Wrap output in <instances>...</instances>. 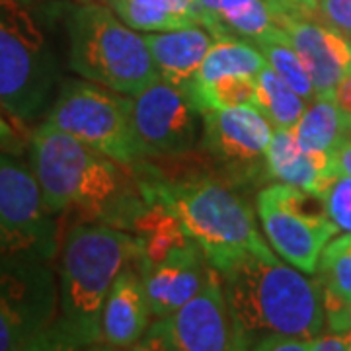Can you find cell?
<instances>
[{
  "instance_id": "1",
  "label": "cell",
  "mask_w": 351,
  "mask_h": 351,
  "mask_svg": "<svg viewBox=\"0 0 351 351\" xmlns=\"http://www.w3.org/2000/svg\"><path fill=\"white\" fill-rule=\"evenodd\" d=\"M29 168L47 209L69 226L104 223L131 230L147 203L133 166L113 160L47 121L29 138Z\"/></svg>"
},
{
  "instance_id": "2",
  "label": "cell",
  "mask_w": 351,
  "mask_h": 351,
  "mask_svg": "<svg viewBox=\"0 0 351 351\" xmlns=\"http://www.w3.org/2000/svg\"><path fill=\"white\" fill-rule=\"evenodd\" d=\"M138 258V239L104 223L66 228L59 269V314L45 350L101 348V311L117 274Z\"/></svg>"
},
{
  "instance_id": "3",
  "label": "cell",
  "mask_w": 351,
  "mask_h": 351,
  "mask_svg": "<svg viewBox=\"0 0 351 351\" xmlns=\"http://www.w3.org/2000/svg\"><path fill=\"white\" fill-rule=\"evenodd\" d=\"M225 297L242 350L267 334L316 338L326 311L316 279L276 258L244 254L221 269Z\"/></svg>"
},
{
  "instance_id": "4",
  "label": "cell",
  "mask_w": 351,
  "mask_h": 351,
  "mask_svg": "<svg viewBox=\"0 0 351 351\" xmlns=\"http://www.w3.org/2000/svg\"><path fill=\"white\" fill-rule=\"evenodd\" d=\"M135 174L145 199L160 203L174 213L184 230L197 242L207 262L219 271L244 254L277 256L262 239L250 203L213 170H195L172 178Z\"/></svg>"
},
{
  "instance_id": "5",
  "label": "cell",
  "mask_w": 351,
  "mask_h": 351,
  "mask_svg": "<svg viewBox=\"0 0 351 351\" xmlns=\"http://www.w3.org/2000/svg\"><path fill=\"white\" fill-rule=\"evenodd\" d=\"M69 66L76 75L135 98L158 73L145 38L101 2L66 14Z\"/></svg>"
},
{
  "instance_id": "6",
  "label": "cell",
  "mask_w": 351,
  "mask_h": 351,
  "mask_svg": "<svg viewBox=\"0 0 351 351\" xmlns=\"http://www.w3.org/2000/svg\"><path fill=\"white\" fill-rule=\"evenodd\" d=\"M59 66L47 38L22 0H0V110L34 123L57 96Z\"/></svg>"
},
{
  "instance_id": "7",
  "label": "cell",
  "mask_w": 351,
  "mask_h": 351,
  "mask_svg": "<svg viewBox=\"0 0 351 351\" xmlns=\"http://www.w3.org/2000/svg\"><path fill=\"white\" fill-rule=\"evenodd\" d=\"M133 98L90 80L71 78L59 86L47 123L80 138L125 166L145 160L135 127Z\"/></svg>"
},
{
  "instance_id": "8",
  "label": "cell",
  "mask_w": 351,
  "mask_h": 351,
  "mask_svg": "<svg viewBox=\"0 0 351 351\" xmlns=\"http://www.w3.org/2000/svg\"><path fill=\"white\" fill-rule=\"evenodd\" d=\"M59 314V283L47 260L0 254V351L45 350Z\"/></svg>"
},
{
  "instance_id": "9",
  "label": "cell",
  "mask_w": 351,
  "mask_h": 351,
  "mask_svg": "<svg viewBox=\"0 0 351 351\" xmlns=\"http://www.w3.org/2000/svg\"><path fill=\"white\" fill-rule=\"evenodd\" d=\"M256 213L271 250L302 274L316 271L324 246L339 232L324 195L281 182L258 191Z\"/></svg>"
},
{
  "instance_id": "10",
  "label": "cell",
  "mask_w": 351,
  "mask_h": 351,
  "mask_svg": "<svg viewBox=\"0 0 351 351\" xmlns=\"http://www.w3.org/2000/svg\"><path fill=\"white\" fill-rule=\"evenodd\" d=\"M135 350L230 351L242 350L225 297L221 271L209 263L201 289L168 316L149 324Z\"/></svg>"
},
{
  "instance_id": "11",
  "label": "cell",
  "mask_w": 351,
  "mask_h": 351,
  "mask_svg": "<svg viewBox=\"0 0 351 351\" xmlns=\"http://www.w3.org/2000/svg\"><path fill=\"white\" fill-rule=\"evenodd\" d=\"M59 230L32 168L0 149V254L51 262L59 248Z\"/></svg>"
},
{
  "instance_id": "12",
  "label": "cell",
  "mask_w": 351,
  "mask_h": 351,
  "mask_svg": "<svg viewBox=\"0 0 351 351\" xmlns=\"http://www.w3.org/2000/svg\"><path fill=\"white\" fill-rule=\"evenodd\" d=\"M201 117L199 149L221 180L239 189L267 178L265 154L274 127L260 110H207Z\"/></svg>"
},
{
  "instance_id": "13",
  "label": "cell",
  "mask_w": 351,
  "mask_h": 351,
  "mask_svg": "<svg viewBox=\"0 0 351 351\" xmlns=\"http://www.w3.org/2000/svg\"><path fill=\"white\" fill-rule=\"evenodd\" d=\"M131 112L145 158L180 156L199 149L203 117L186 88L156 78L133 98Z\"/></svg>"
},
{
  "instance_id": "14",
  "label": "cell",
  "mask_w": 351,
  "mask_h": 351,
  "mask_svg": "<svg viewBox=\"0 0 351 351\" xmlns=\"http://www.w3.org/2000/svg\"><path fill=\"white\" fill-rule=\"evenodd\" d=\"M311 76L314 98H334L338 82L351 71V43L314 18L295 16L281 24Z\"/></svg>"
},
{
  "instance_id": "15",
  "label": "cell",
  "mask_w": 351,
  "mask_h": 351,
  "mask_svg": "<svg viewBox=\"0 0 351 351\" xmlns=\"http://www.w3.org/2000/svg\"><path fill=\"white\" fill-rule=\"evenodd\" d=\"M152 318H162L197 293L205 281L209 262L195 240L172 250L162 260L138 265Z\"/></svg>"
},
{
  "instance_id": "16",
  "label": "cell",
  "mask_w": 351,
  "mask_h": 351,
  "mask_svg": "<svg viewBox=\"0 0 351 351\" xmlns=\"http://www.w3.org/2000/svg\"><path fill=\"white\" fill-rule=\"evenodd\" d=\"M151 306L137 260L117 274L101 311V339L110 350H135L151 324Z\"/></svg>"
},
{
  "instance_id": "17",
  "label": "cell",
  "mask_w": 351,
  "mask_h": 351,
  "mask_svg": "<svg viewBox=\"0 0 351 351\" xmlns=\"http://www.w3.org/2000/svg\"><path fill=\"white\" fill-rule=\"evenodd\" d=\"M267 178L324 195L338 178L334 158L328 152L304 151L293 129H274L265 154Z\"/></svg>"
},
{
  "instance_id": "18",
  "label": "cell",
  "mask_w": 351,
  "mask_h": 351,
  "mask_svg": "<svg viewBox=\"0 0 351 351\" xmlns=\"http://www.w3.org/2000/svg\"><path fill=\"white\" fill-rule=\"evenodd\" d=\"M143 38L151 51L158 78L180 88H186L193 80L207 51L217 39L203 24L147 32Z\"/></svg>"
},
{
  "instance_id": "19",
  "label": "cell",
  "mask_w": 351,
  "mask_h": 351,
  "mask_svg": "<svg viewBox=\"0 0 351 351\" xmlns=\"http://www.w3.org/2000/svg\"><path fill=\"white\" fill-rule=\"evenodd\" d=\"M201 8V24L215 38L256 39L263 38L277 27L267 0H197Z\"/></svg>"
},
{
  "instance_id": "20",
  "label": "cell",
  "mask_w": 351,
  "mask_h": 351,
  "mask_svg": "<svg viewBox=\"0 0 351 351\" xmlns=\"http://www.w3.org/2000/svg\"><path fill=\"white\" fill-rule=\"evenodd\" d=\"M108 4L137 32H164L201 24L197 0H108Z\"/></svg>"
},
{
  "instance_id": "21",
  "label": "cell",
  "mask_w": 351,
  "mask_h": 351,
  "mask_svg": "<svg viewBox=\"0 0 351 351\" xmlns=\"http://www.w3.org/2000/svg\"><path fill=\"white\" fill-rule=\"evenodd\" d=\"M263 64H265V59H263L262 51L248 39L234 38V36L217 38L207 51L199 71L195 73L189 84L199 86V84L213 82L221 76L230 75L256 76L262 71Z\"/></svg>"
},
{
  "instance_id": "22",
  "label": "cell",
  "mask_w": 351,
  "mask_h": 351,
  "mask_svg": "<svg viewBox=\"0 0 351 351\" xmlns=\"http://www.w3.org/2000/svg\"><path fill=\"white\" fill-rule=\"evenodd\" d=\"M316 281L322 293L326 314L351 304V232L328 242L316 265Z\"/></svg>"
},
{
  "instance_id": "23",
  "label": "cell",
  "mask_w": 351,
  "mask_h": 351,
  "mask_svg": "<svg viewBox=\"0 0 351 351\" xmlns=\"http://www.w3.org/2000/svg\"><path fill=\"white\" fill-rule=\"evenodd\" d=\"M293 133L304 151L332 154L348 133V121L334 98H314L311 106L304 108Z\"/></svg>"
},
{
  "instance_id": "24",
  "label": "cell",
  "mask_w": 351,
  "mask_h": 351,
  "mask_svg": "<svg viewBox=\"0 0 351 351\" xmlns=\"http://www.w3.org/2000/svg\"><path fill=\"white\" fill-rule=\"evenodd\" d=\"M258 82V110L265 115L274 129H293L299 123L304 104L301 96L265 63L256 75Z\"/></svg>"
},
{
  "instance_id": "25",
  "label": "cell",
  "mask_w": 351,
  "mask_h": 351,
  "mask_svg": "<svg viewBox=\"0 0 351 351\" xmlns=\"http://www.w3.org/2000/svg\"><path fill=\"white\" fill-rule=\"evenodd\" d=\"M186 92L201 113L207 110H230V108H256L258 110L256 76H221L213 82L199 84V86L189 84Z\"/></svg>"
},
{
  "instance_id": "26",
  "label": "cell",
  "mask_w": 351,
  "mask_h": 351,
  "mask_svg": "<svg viewBox=\"0 0 351 351\" xmlns=\"http://www.w3.org/2000/svg\"><path fill=\"white\" fill-rule=\"evenodd\" d=\"M252 43L262 51L265 63L269 64L277 75L301 96L302 100H314V88L313 82H311V76L306 73L301 57L297 55V51L293 49L291 41L281 29H276V32L256 39Z\"/></svg>"
},
{
  "instance_id": "27",
  "label": "cell",
  "mask_w": 351,
  "mask_h": 351,
  "mask_svg": "<svg viewBox=\"0 0 351 351\" xmlns=\"http://www.w3.org/2000/svg\"><path fill=\"white\" fill-rule=\"evenodd\" d=\"M330 221L339 232H351V176L338 174L324 193Z\"/></svg>"
},
{
  "instance_id": "28",
  "label": "cell",
  "mask_w": 351,
  "mask_h": 351,
  "mask_svg": "<svg viewBox=\"0 0 351 351\" xmlns=\"http://www.w3.org/2000/svg\"><path fill=\"white\" fill-rule=\"evenodd\" d=\"M314 20L338 32L351 43V0H318Z\"/></svg>"
},
{
  "instance_id": "29",
  "label": "cell",
  "mask_w": 351,
  "mask_h": 351,
  "mask_svg": "<svg viewBox=\"0 0 351 351\" xmlns=\"http://www.w3.org/2000/svg\"><path fill=\"white\" fill-rule=\"evenodd\" d=\"M311 339L299 338V336H285V334H267L263 338L256 339L250 346V350L311 351Z\"/></svg>"
},
{
  "instance_id": "30",
  "label": "cell",
  "mask_w": 351,
  "mask_h": 351,
  "mask_svg": "<svg viewBox=\"0 0 351 351\" xmlns=\"http://www.w3.org/2000/svg\"><path fill=\"white\" fill-rule=\"evenodd\" d=\"M334 101L339 108V112L343 113L348 129H351V71L338 82V86L334 90Z\"/></svg>"
},
{
  "instance_id": "31",
  "label": "cell",
  "mask_w": 351,
  "mask_h": 351,
  "mask_svg": "<svg viewBox=\"0 0 351 351\" xmlns=\"http://www.w3.org/2000/svg\"><path fill=\"white\" fill-rule=\"evenodd\" d=\"M334 158V166L338 174L351 176V129H348L346 137L341 138L338 149L332 152Z\"/></svg>"
},
{
  "instance_id": "32",
  "label": "cell",
  "mask_w": 351,
  "mask_h": 351,
  "mask_svg": "<svg viewBox=\"0 0 351 351\" xmlns=\"http://www.w3.org/2000/svg\"><path fill=\"white\" fill-rule=\"evenodd\" d=\"M339 350H348L346 348V339L339 334H320L316 338L311 339V351H339Z\"/></svg>"
},
{
  "instance_id": "33",
  "label": "cell",
  "mask_w": 351,
  "mask_h": 351,
  "mask_svg": "<svg viewBox=\"0 0 351 351\" xmlns=\"http://www.w3.org/2000/svg\"><path fill=\"white\" fill-rule=\"evenodd\" d=\"M299 10H301L304 16H308V18H314V8H316V4H318V0H291Z\"/></svg>"
},
{
  "instance_id": "34",
  "label": "cell",
  "mask_w": 351,
  "mask_h": 351,
  "mask_svg": "<svg viewBox=\"0 0 351 351\" xmlns=\"http://www.w3.org/2000/svg\"><path fill=\"white\" fill-rule=\"evenodd\" d=\"M343 339H346V348H348V350H351V330L343 334Z\"/></svg>"
},
{
  "instance_id": "35",
  "label": "cell",
  "mask_w": 351,
  "mask_h": 351,
  "mask_svg": "<svg viewBox=\"0 0 351 351\" xmlns=\"http://www.w3.org/2000/svg\"><path fill=\"white\" fill-rule=\"evenodd\" d=\"M86 2H108V0H86Z\"/></svg>"
}]
</instances>
